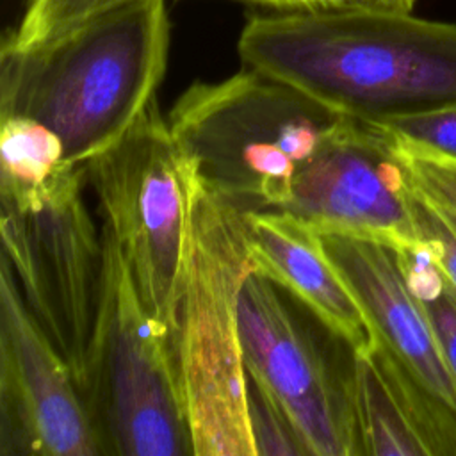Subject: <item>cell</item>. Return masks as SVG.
I'll use <instances>...</instances> for the list:
<instances>
[{
  "label": "cell",
  "mask_w": 456,
  "mask_h": 456,
  "mask_svg": "<svg viewBox=\"0 0 456 456\" xmlns=\"http://www.w3.org/2000/svg\"><path fill=\"white\" fill-rule=\"evenodd\" d=\"M187 166V164H185ZM187 251L175 354L194 456H256L239 333V292L253 269L246 212L189 169Z\"/></svg>",
  "instance_id": "cell-3"
},
{
  "label": "cell",
  "mask_w": 456,
  "mask_h": 456,
  "mask_svg": "<svg viewBox=\"0 0 456 456\" xmlns=\"http://www.w3.org/2000/svg\"><path fill=\"white\" fill-rule=\"evenodd\" d=\"M103 228L119 246L141 301L173 335L187 251L189 171L157 98L86 164Z\"/></svg>",
  "instance_id": "cell-6"
},
{
  "label": "cell",
  "mask_w": 456,
  "mask_h": 456,
  "mask_svg": "<svg viewBox=\"0 0 456 456\" xmlns=\"http://www.w3.org/2000/svg\"><path fill=\"white\" fill-rule=\"evenodd\" d=\"M342 114L258 69L192 82L167 114L192 175L242 212L278 210Z\"/></svg>",
  "instance_id": "cell-4"
},
{
  "label": "cell",
  "mask_w": 456,
  "mask_h": 456,
  "mask_svg": "<svg viewBox=\"0 0 456 456\" xmlns=\"http://www.w3.org/2000/svg\"><path fill=\"white\" fill-rule=\"evenodd\" d=\"M411 210L419 242L429 249L442 273L456 289V214L428 200L413 185Z\"/></svg>",
  "instance_id": "cell-19"
},
{
  "label": "cell",
  "mask_w": 456,
  "mask_h": 456,
  "mask_svg": "<svg viewBox=\"0 0 456 456\" xmlns=\"http://www.w3.org/2000/svg\"><path fill=\"white\" fill-rule=\"evenodd\" d=\"M248 411L256 456L308 454L289 415L271 392L248 370Z\"/></svg>",
  "instance_id": "cell-18"
},
{
  "label": "cell",
  "mask_w": 456,
  "mask_h": 456,
  "mask_svg": "<svg viewBox=\"0 0 456 456\" xmlns=\"http://www.w3.org/2000/svg\"><path fill=\"white\" fill-rule=\"evenodd\" d=\"M260 11L294 12V11H324V9H390L411 11L417 0H233Z\"/></svg>",
  "instance_id": "cell-21"
},
{
  "label": "cell",
  "mask_w": 456,
  "mask_h": 456,
  "mask_svg": "<svg viewBox=\"0 0 456 456\" xmlns=\"http://www.w3.org/2000/svg\"><path fill=\"white\" fill-rule=\"evenodd\" d=\"M171 46L166 0H128L30 46L0 43V118L53 130L64 164L110 148L157 98Z\"/></svg>",
  "instance_id": "cell-2"
},
{
  "label": "cell",
  "mask_w": 456,
  "mask_h": 456,
  "mask_svg": "<svg viewBox=\"0 0 456 456\" xmlns=\"http://www.w3.org/2000/svg\"><path fill=\"white\" fill-rule=\"evenodd\" d=\"M321 240L360 305L369 337L406 388L431 456H456V381L395 249L335 232L321 233Z\"/></svg>",
  "instance_id": "cell-9"
},
{
  "label": "cell",
  "mask_w": 456,
  "mask_h": 456,
  "mask_svg": "<svg viewBox=\"0 0 456 456\" xmlns=\"http://www.w3.org/2000/svg\"><path fill=\"white\" fill-rule=\"evenodd\" d=\"M0 454L98 456L102 444L66 360L0 264Z\"/></svg>",
  "instance_id": "cell-11"
},
{
  "label": "cell",
  "mask_w": 456,
  "mask_h": 456,
  "mask_svg": "<svg viewBox=\"0 0 456 456\" xmlns=\"http://www.w3.org/2000/svg\"><path fill=\"white\" fill-rule=\"evenodd\" d=\"M267 276L249 271L239 292L246 370L289 415L308 454L362 456L349 347L331 354Z\"/></svg>",
  "instance_id": "cell-8"
},
{
  "label": "cell",
  "mask_w": 456,
  "mask_h": 456,
  "mask_svg": "<svg viewBox=\"0 0 456 456\" xmlns=\"http://www.w3.org/2000/svg\"><path fill=\"white\" fill-rule=\"evenodd\" d=\"M125 2L128 0H27L20 21L2 39L16 46L37 45Z\"/></svg>",
  "instance_id": "cell-16"
},
{
  "label": "cell",
  "mask_w": 456,
  "mask_h": 456,
  "mask_svg": "<svg viewBox=\"0 0 456 456\" xmlns=\"http://www.w3.org/2000/svg\"><path fill=\"white\" fill-rule=\"evenodd\" d=\"M103 278L84 401L103 454H192L175 342L135 289L114 237L102 226Z\"/></svg>",
  "instance_id": "cell-5"
},
{
  "label": "cell",
  "mask_w": 456,
  "mask_h": 456,
  "mask_svg": "<svg viewBox=\"0 0 456 456\" xmlns=\"http://www.w3.org/2000/svg\"><path fill=\"white\" fill-rule=\"evenodd\" d=\"M406 283L424 308L456 381V289L424 244L394 248Z\"/></svg>",
  "instance_id": "cell-15"
},
{
  "label": "cell",
  "mask_w": 456,
  "mask_h": 456,
  "mask_svg": "<svg viewBox=\"0 0 456 456\" xmlns=\"http://www.w3.org/2000/svg\"><path fill=\"white\" fill-rule=\"evenodd\" d=\"M289 212L319 233L372 239L390 248L419 242L406 157L387 126L344 116L301 167Z\"/></svg>",
  "instance_id": "cell-10"
},
{
  "label": "cell",
  "mask_w": 456,
  "mask_h": 456,
  "mask_svg": "<svg viewBox=\"0 0 456 456\" xmlns=\"http://www.w3.org/2000/svg\"><path fill=\"white\" fill-rule=\"evenodd\" d=\"M253 271L273 280L351 347L369 340L360 305L330 260L321 233L283 210L246 212Z\"/></svg>",
  "instance_id": "cell-12"
},
{
  "label": "cell",
  "mask_w": 456,
  "mask_h": 456,
  "mask_svg": "<svg viewBox=\"0 0 456 456\" xmlns=\"http://www.w3.org/2000/svg\"><path fill=\"white\" fill-rule=\"evenodd\" d=\"M353 401L363 454L431 456L417 410L383 349L353 347Z\"/></svg>",
  "instance_id": "cell-13"
},
{
  "label": "cell",
  "mask_w": 456,
  "mask_h": 456,
  "mask_svg": "<svg viewBox=\"0 0 456 456\" xmlns=\"http://www.w3.org/2000/svg\"><path fill=\"white\" fill-rule=\"evenodd\" d=\"M86 183V164H64L25 205H2L0 224L21 297L80 394L103 278V237L84 201Z\"/></svg>",
  "instance_id": "cell-7"
},
{
  "label": "cell",
  "mask_w": 456,
  "mask_h": 456,
  "mask_svg": "<svg viewBox=\"0 0 456 456\" xmlns=\"http://www.w3.org/2000/svg\"><path fill=\"white\" fill-rule=\"evenodd\" d=\"M0 119V205L20 207L64 166V148L59 135L36 119Z\"/></svg>",
  "instance_id": "cell-14"
},
{
  "label": "cell",
  "mask_w": 456,
  "mask_h": 456,
  "mask_svg": "<svg viewBox=\"0 0 456 456\" xmlns=\"http://www.w3.org/2000/svg\"><path fill=\"white\" fill-rule=\"evenodd\" d=\"M244 66L335 112L381 123L456 103V23L390 9L249 14Z\"/></svg>",
  "instance_id": "cell-1"
},
{
  "label": "cell",
  "mask_w": 456,
  "mask_h": 456,
  "mask_svg": "<svg viewBox=\"0 0 456 456\" xmlns=\"http://www.w3.org/2000/svg\"><path fill=\"white\" fill-rule=\"evenodd\" d=\"M403 153L413 189L456 214V164L411 155L404 150Z\"/></svg>",
  "instance_id": "cell-20"
},
{
  "label": "cell",
  "mask_w": 456,
  "mask_h": 456,
  "mask_svg": "<svg viewBox=\"0 0 456 456\" xmlns=\"http://www.w3.org/2000/svg\"><path fill=\"white\" fill-rule=\"evenodd\" d=\"M397 144L419 157L456 164V103L436 110L381 121Z\"/></svg>",
  "instance_id": "cell-17"
}]
</instances>
